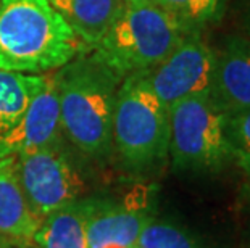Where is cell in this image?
Returning a JSON list of instances; mask_svg holds the SVG:
<instances>
[{
    "mask_svg": "<svg viewBox=\"0 0 250 248\" xmlns=\"http://www.w3.org/2000/svg\"><path fill=\"white\" fill-rule=\"evenodd\" d=\"M44 81L45 76L0 70V137L18 123Z\"/></svg>",
    "mask_w": 250,
    "mask_h": 248,
    "instance_id": "cell-14",
    "label": "cell"
},
{
    "mask_svg": "<svg viewBox=\"0 0 250 248\" xmlns=\"http://www.w3.org/2000/svg\"><path fill=\"white\" fill-rule=\"evenodd\" d=\"M136 247L139 248H200L184 229L168 223L148 221L142 229Z\"/></svg>",
    "mask_w": 250,
    "mask_h": 248,
    "instance_id": "cell-16",
    "label": "cell"
},
{
    "mask_svg": "<svg viewBox=\"0 0 250 248\" xmlns=\"http://www.w3.org/2000/svg\"><path fill=\"white\" fill-rule=\"evenodd\" d=\"M173 15L189 33L202 34L207 26L218 23L226 12L228 0H153Z\"/></svg>",
    "mask_w": 250,
    "mask_h": 248,
    "instance_id": "cell-15",
    "label": "cell"
},
{
    "mask_svg": "<svg viewBox=\"0 0 250 248\" xmlns=\"http://www.w3.org/2000/svg\"><path fill=\"white\" fill-rule=\"evenodd\" d=\"M239 18L247 38L250 39V0H239Z\"/></svg>",
    "mask_w": 250,
    "mask_h": 248,
    "instance_id": "cell-18",
    "label": "cell"
},
{
    "mask_svg": "<svg viewBox=\"0 0 250 248\" xmlns=\"http://www.w3.org/2000/svg\"><path fill=\"white\" fill-rule=\"evenodd\" d=\"M183 172L220 171L232 160L226 137V114L208 95L190 97L169 107V152Z\"/></svg>",
    "mask_w": 250,
    "mask_h": 248,
    "instance_id": "cell-5",
    "label": "cell"
},
{
    "mask_svg": "<svg viewBox=\"0 0 250 248\" xmlns=\"http://www.w3.org/2000/svg\"><path fill=\"white\" fill-rule=\"evenodd\" d=\"M134 248H139V247H134Z\"/></svg>",
    "mask_w": 250,
    "mask_h": 248,
    "instance_id": "cell-20",
    "label": "cell"
},
{
    "mask_svg": "<svg viewBox=\"0 0 250 248\" xmlns=\"http://www.w3.org/2000/svg\"><path fill=\"white\" fill-rule=\"evenodd\" d=\"M15 170L33 213L39 219L76 202L84 182L60 144L15 158Z\"/></svg>",
    "mask_w": 250,
    "mask_h": 248,
    "instance_id": "cell-6",
    "label": "cell"
},
{
    "mask_svg": "<svg viewBox=\"0 0 250 248\" xmlns=\"http://www.w3.org/2000/svg\"><path fill=\"white\" fill-rule=\"evenodd\" d=\"M215 68V50L199 33L188 34L163 61L147 71L157 97L169 110L181 100L210 95Z\"/></svg>",
    "mask_w": 250,
    "mask_h": 248,
    "instance_id": "cell-7",
    "label": "cell"
},
{
    "mask_svg": "<svg viewBox=\"0 0 250 248\" xmlns=\"http://www.w3.org/2000/svg\"><path fill=\"white\" fill-rule=\"evenodd\" d=\"M41 221L20 186L15 158L0 160V239L7 244L29 247L34 244Z\"/></svg>",
    "mask_w": 250,
    "mask_h": 248,
    "instance_id": "cell-11",
    "label": "cell"
},
{
    "mask_svg": "<svg viewBox=\"0 0 250 248\" xmlns=\"http://www.w3.org/2000/svg\"><path fill=\"white\" fill-rule=\"evenodd\" d=\"M134 2H153V0H134Z\"/></svg>",
    "mask_w": 250,
    "mask_h": 248,
    "instance_id": "cell-19",
    "label": "cell"
},
{
    "mask_svg": "<svg viewBox=\"0 0 250 248\" xmlns=\"http://www.w3.org/2000/svg\"><path fill=\"white\" fill-rule=\"evenodd\" d=\"M226 137L232 160L250 174V108L226 114Z\"/></svg>",
    "mask_w": 250,
    "mask_h": 248,
    "instance_id": "cell-17",
    "label": "cell"
},
{
    "mask_svg": "<svg viewBox=\"0 0 250 248\" xmlns=\"http://www.w3.org/2000/svg\"><path fill=\"white\" fill-rule=\"evenodd\" d=\"M225 114L250 108V39L231 36L215 52L210 95Z\"/></svg>",
    "mask_w": 250,
    "mask_h": 248,
    "instance_id": "cell-10",
    "label": "cell"
},
{
    "mask_svg": "<svg viewBox=\"0 0 250 248\" xmlns=\"http://www.w3.org/2000/svg\"><path fill=\"white\" fill-rule=\"evenodd\" d=\"M50 5L92 50L115 21L125 0H49Z\"/></svg>",
    "mask_w": 250,
    "mask_h": 248,
    "instance_id": "cell-13",
    "label": "cell"
},
{
    "mask_svg": "<svg viewBox=\"0 0 250 248\" xmlns=\"http://www.w3.org/2000/svg\"><path fill=\"white\" fill-rule=\"evenodd\" d=\"M54 79L68 140L89 156L108 155L116 92L123 79L92 54L73 58Z\"/></svg>",
    "mask_w": 250,
    "mask_h": 248,
    "instance_id": "cell-2",
    "label": "cell"
},
{
    "mask_svg": "<svg viewBox=\"0 0 250 248\" xmlns=\"http://www.w3.org/2000/svg\"><path fill=\"white\" fill-rule=\"evenodd\" d=\"M86 45L49 0H0V70H60Z\"/></svg>",
    "mask_w": 250,
    "mask_h": 248,
    "instance_id": "cell-1",
    "label": "cell"
},
{
    "mask_svg": "<svg viewBox=\"0 0 250 248\" xmlns=\"http://www.w3.org/2000/svg\"><path fill=\"white\" fill-rule=\"evenodd\" d=\"M188 34L194 33L155 2L125 0L92 55L123 79L150 71Z\"/></svg>",
    "mask_w": 250,
    "mask_h": 248,
    "instance_id": "cell-3",
    "label": "cell"
},
{
    "mask_svg": "<svg viewBox=\"0 0 250 248\" xmlns=\"http://www.w3.org/2000/svg\"><path fill=\"white\" fill-rule=\"evenodd\" d=\"M146 198V191L141 189L136 200L126 198L123 203L95 200L87 223V247L134 248L142 229L150 221Z\"/></svg>",
    "mask_w": 250,
    "mask_h": 248,
    "instance_id": "cell-9",
    "label": "cell"
},
{
    "mask_svg": "<svg viewBox=\"0 0 250 248\" xmlns=\"http://www.w3.org/2000/svg\"><path fill=\"white\" fill-rule=\"evenodd\" d=\"M60 103L54 77H45L20 121L0 137V160L60 144Z\"/></svg>",
    "mask_w": 250,
    "mask_h": 248,
    "instance_id": "cell-8",
    "label": "cell"
},
{
    "mask_svg": "<svg viewBox=\"0 0 250 248\" xmlns=\"http://www.w3.org/2000/svg\"><path fill=\"white\" fill-rule=\"evenodd\" d=\"M94 205V198L76 200L47 214L34 235L37 248H89L87 223Z\"/></svg>",
    "mask_w": 250,
    "mask_h": 248,
    "instance_id": "cell-12",
    "label": "cell"
},
{
    "mask_svg": "<svg viewBox=\"0 0 250 248\" xmlns=\"http://www.w3.org/2000/svg\"><path fill=\"white\" fill-rule=\"evenodd\" d=\"M111 137L129 170L147 171L167 160L169 110L157 97L146 73L123 77L116 92Z\"/></svg>",
    "mask_w": 250,
    "mask_h": 248,
    "instance_id": "cell-4",
    "label": "cell"
}]
</instances>
